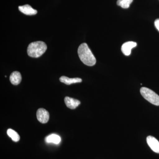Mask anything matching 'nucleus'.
Returning a JSON list of instances; mask_svg holds the SVG:
<instances>
[{
  "mask_svg": "<svg viewBox=\"0 0 159 159\" xmlns=\"http://www.w3.org/2000/svg\"><path fill=\"white\" fill-rule=\"evenodd\" d=\"M78 54L80 59L86 65L92 66L96 64V58L86 43H83L80 45L78 49Z\"/></svg>",
  "mask_w": 159,
  "mask_h": 159,
  "instance_id": "1",
  "label": "nucleus"
},
{
  "mask_svg": "<svg viewBox=\"0 0 159 159\" xmlns=\"http://www.w3.org/2000/svg\"><path fill=\"white\" fill-rule=\"evenodd\" d=\"M47 49V45L43 42H34L31 43L28 46L27 53L30 57L36 58L42 56Z\"/></svg>",
  "mask_w": 159,
  "mask_h": 159,
  "instance_id": "2",
  "label": "nucleus"
},
{
  "mask_svg": "<svg viewBox=\"0 0 159 159\" xmlns=\"http://www.w3.org/2000/svg\"><path fill=\"white\" fill-rule=\"evenodd\" d=\"M140 93L145 99L156 106H159V96L153 91L147 88L142 87L140 89Z\"/></svg>",
  "mask_w": 159,
  "mask_h": 159,
  "instance_id": "3",
  "label": "nucleus"
},
{
  "mask_svg": "<svg viewBox=\"0 0 159 159\" xmlns=\"http://www.w3.org/2000/svg\"><path fill=\"white\" fill-rule=\"evenodd\" d=\"M36 116L38 120L41 123L45 124L48 122L49 113L45 109H39L36 113Z\"/></svg>",
  "mask_w": 159,
  "mask_h": 159,
  "instance_id": "4",
  "label": "nucleus"
},
{
  "mask_svg": "<svg viewBox=\"0 0 159 159\" xmlns=\"http://www.w3.org/2000/svg\"><path fill=\"white\" fill-rule=\"evenodd\" d=\"M147 144L153 152L159 153V142L154 137L148 136L146 139Z\"/></svg>",
  "mask_w": 159,
  "mask_h": 159,
  "instance_id": "5",
  "label": "nucleus"
},
{
  "mask_svg": "<svg viewBox=\"0 0 159 159\" xmlns=\"http://www.w3.org/2000/svg\"><path fill=\"white\" fill-rule=\"evenodd\" d=\"M137 45V43L134 42H127L122 44L121 51L125 56H129L131 54L132 49L136 47Z\"/></svg>",
  "mask_w": 159,
  "mask_h": 159,
  "instance_id": "6",
  "label": "nucleus"
},
{
  "mask_svg": "<svg viewBox=\"0 0 159 159\" xmlns=\"http://www.w3.org/2000/svg\"><path fill=\"white\" fill-rule=\"evenodd\" d=\"M64 101L66 106L71 109H75L80 104L79 100L68 97L65 98Z\"/></svg>",
  "mask_w": 159,
  "mask_h": 159,
  "instance_id": "7",
  "label": "nucleus"
},
{
  "mask_svg": "<svg viewBox=\"0 0 159 159\" xmlns=\"http://www.w3.org/2000/svg\"><path fill=\"white\" fill-rule=\"evenodd\" d=\"M19 9L21 12L27 15L32 16L37 14V11L33 9L29 5L19 6Z\"/></svg>",
  "mask_w": 159,
  "mask_h": 159,
  "instance_id": "8",
  "label": "nucleus"
},
{
  "mask_svg": "<svg viewBox=\"0 0 159 159\" xmlns=\"http://www.w3.org/2000/svg\"><path fill=\"white\" fill-rule=\"evenodd\" d=\"M9 79L10 82L12 84L15 85H18L21 81V75L19 72L14 71L11 73Z\"/></svg>",
  "mask_w": 159,
  "mask_h": 159,
  "instance_id": "9",
  "label": "nucleus"
},
{
  "mask_svg": "<svg viewBox=\"0 0 159 159\" xmlns=\"http://www.w3.org/2000/svg\"><path fill=\"white\" fill-rule=\"evenodd\" d=\"M60 81L61 82L67 85H70L72 84L82 82V80L81 78H70L66 76H62L60 78Z\"/></svg>",
  "mask_w": 159,
  "mask_h": 159,
  "instance_id": "10",
  "label": "nucleus"
},
{
  "mask_svg": "<svg viewBox=\"0 0 159 159\" xmlns=\"http://www.w3.org/2000/svg\"><path fill=\"white\" fill-rule=\"evenodd\" d=\"M61 141L60 137L55 134H52L46 137L45 141L47 143H53L55 144H59Z\"/></svg>",
  "mask_w": 159,
  "mask_h": 159,
  "instance_id": "11",
  "label": "nucleus"
},
{
  "mask_svg": "<svg viewBox=\"0 0 159 159\" xmlns=\"http://www.w3.org/2000/svg\"><path fill=\"white\" fill-rule=\"evenodd\" d=\"M7 133L8 135L10 137L14 142H17L20 140L19 135L13 129H9L7 130Z\"/></svg>",
  "mask_w": 159,
  "mask_h": 159,
  "instance_id": "12",
  "label": "nucleus"
},
{
  "mask_svg": "<svg viewBox=\"0 0 159 159\" xmlns=\"http://www.w3.org/2000/svg\"><path fill=\"white\" fill-rule=\"evenodd\" d=\"M133 0H118L117 5L123 9H128Z\"/></svg>",
  "mask_w": 159,
  "mask_h": 159,
  "instance_id": "13",
  "label": "nucleus"
},
{
  "mask_svg": "<svg viewBox=\"0 0 159 159\" xmlns=\"http://www.w3.org/2000/svg\"><path fill=\"white\" fill-rule=\"evenodd\" d=\"M155 26L159 31V19L156 20L154 22Z\"/></svg>",
  "mask_w": 159,
  "mask_h": 159,
  "instance_id": "14",
  "label": "nucleus"
}]
</instances>
